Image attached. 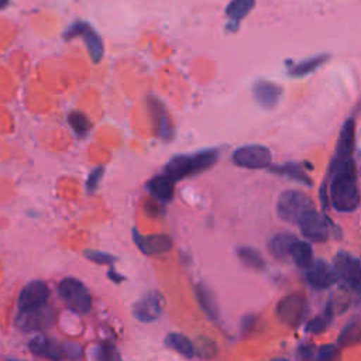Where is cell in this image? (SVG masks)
Masks as SVG:
<instances>
[{
  "label": "cell",
  "instance_id": "6da1fadb",
  "mask_svg": "<svg viewBox=\"0 0 361 361\" xmlns=\"http://www.w3.org/2000/svg\"><path fill=\"white\" fill-rule=\"evenodd\" d=\"M330 200L338 212H353L360 203L355 164L351 157L334 155L329 166Z\"/></svg>",
  "mask_w": 361,
  "mask_h": 361
},
{
  "label": "cell",
  "instance_id": "7a4b0ae2",
  "mask_svg": "<svg viewBox=\"0 0 361 361\" xmlns=\"http://www.w3.org/2000/svg\"><path fill=\"white\" fill-rule=\"evenodd\" d=\"M217 158L219 151L214 148L203 149L192 155H175L165 165V173H168L173 180H180L186 176L195 175L210 168L217 161Z\"/></svg>",
  "mask_w": 361,
  "mask_h": 361
},
{
  "label": "cell",
  "instance_id": "3957f363",
  "mask_svg": "<svg viewBox=\"0 0 361 361\" xmlns=\"http://www.w3.org/2000/svg\"><path fill=\"white\" fill-rule=\"evenodd\" d=\"M312 209H314L310 196L300 190H285L276 202L278 216L288 223H299V220Z\"/></svg>",
  "mask_w": 361,
  "mask_h": 361
},
{
  "label": "cell",
  "instance_id": "277c9868",
  "mask_svg": "<svg viewBox=\"0 0 361 361\" xmlns=\"http://www.w3.org/2000/svg\"><path fill=\"white\" fill-rule=\"evenodd\" d=\"M59 295L62 300L76 313H86L90 309L92 298L87 288L75 278H65L59 283Z\"/></svg>",
  "mask_w": 361,
  "mask_h": 361
},
{
  "label": "cell",
  "instance_id": "5b68a950",
  "mask_svg": "<svg viewBox=\"0 0 361 361\" xmlns=\"http://www.w3.org/2000/svg\"><path fill=\"white\" fill-rule=\"evenodd\" d=\"M334 271L345 288L361 293V262L358 259L347 252H338L334 257Z\"/></svg>",
  "mask_w": 361,
  "mask_h": 361
},
{
  "label": "cell",
  "instance_id": "8992f818",
  "mask_svg": "<svg viewBox=\"0 0 361 361\" xmlns=\"http://www.w3.org/2000/svg\"><path fill=\"white\" fill-rule=\"evenodd\" d=\"M233 162L240 166V168H247V169H261V168H268L271 165V151L258 144L252 145H244L233 152Z\"/></svg>",
  "mask_w": 361,
  "mask_h": 361
},
{
  "label": "cell",
  "instance_id": "52a82bcc",
  "mask_svg": "<svg viewBox=\"0 0 361 361\" xmlns=\"http://www.w3.org/2000/svg\"><path fill=\"white\" fill-rule=\"evenodd\" d=\"M305 298L300 293H290L282 298L276 306L278 319L289 327H296L305 316Z\"/></svg>",
  "mask_w": 361,
  "mask_h": 361
},
{
  "label": "cell",
  "instance_id": "ba28073f",
  "mask_svg": "<svg viewBox=\"0 0 361 361\" xmlns=\"http://www.w3.org/2000/svg\"><path fill=\"white\" fill-rule=\"evenodd\" d=\"M65 38H73V37H82L86 48L89 51V55L92 58V61L96 63L102 59L104 48H103V42L100 35L87 24L83 21H78L73 25H71L68 28V31L63 34Z\"/></svg>",
  "mask_w": 361,
  "mask_h": 361
},
{
  "label": "cell",
  "instance_id": "9c48e42d",
  "mask_svg": "<svg viewBox=\"0 0 361 361\" xmlns=\"http://www.w3.org/2000/svg\"><path fill=\"white\" fill-rule=\"evenodd\" d=\"M299 227L302 234L314 243H323L329 238V220L316 212V209H312L307 212L300 220Z\"/></svg>",
  "mask_w": 361,
  "mask_h": 361
},
{
  "label": "cell",
  "instance_id": "30bf717a",
  "mask_svg": "<svg viewBox=\"0 0 361 361\" xmlns=\"http://www.w3.org/2000/svg\"><path fill=\"white\" fill-rule=\"evenodd\" d=\"M52 320H54V312L47 303L38 307L20 310L17 316V324L23 330H39L49 326Z\"/></svg>",
  "mask_w": 361,
  "mask_h": 361
},
{
  "label": "cell",
  "instance_id": "8fae6325",
  "mask_svg": "<svg viewBox=\"0 0 361 361\" xmlns=\"http://www.w3.org/2000/svg\"><path fill=\"white\" fill-rule=\"evenodd\" d=\"M49 298V289L42 281H32L27 283L20 292L17 305L20 310H27L45 305Z\"/></svg>",
  "mask_w": 361,
  "mask_h": 361
},
{
  "label": "cell",
  "instance_id": "7c38bea8",
  "mask_svg": "<svg viewBox=\"0 0 361 361\" xmlns=\"http://www.w3.org/2000/svg\"><path fill=\"white\" fill-rule=\"evenodd\" d=\"M306 279L313 288L326 289L336 283L337 274L334 267L331 268L327 262L322 259H313L312 264L306 268Z\"/></svg>",
  "mask_w": 361,
  "mask_h": 361
},
{
  "label": "cell",
  "instance_id": "4fadbf2b",
  "mask_svg": "<svg viewBox=\"0 0 361 361\" xmlns=\"http://www.w3.org/2000/svg\"><path fill=\"white\" fill-rule=\"evenodd\" d=\"M252 94L255 102L264 109H272L279 103L282 87L269 80H257L252 86Z\"/></svg>",
  "mask_w": 361,
  "mask_h": 361
},
{
  "label": "cell",
  "instance_id": "5bb4252c",
  "mask_svg": "<svg viewBox=\"0 0 361 361\" xmlns=\"http://www.w3.org/2000/svg\"><path fill=\"white\" fill-rule=\"evenodd\" d=\"M133 238L137 247L147 255L159 254L171 250L172 240L166 234H152V235H141L135 228L133 230Z\"/></svg>",
  "mask_w": 361,
  "mask_h": 361
},
{
  "label": "cell",
  "instance_id": "9a60e30c",
  "mask_svg": "<svg viewBox=\"0 0 361 361\" xmlns=\"http://www.w3.org/2000/svg\"><path fill=\"white\" fill-rule=\"evenodd\" d=\"M162 310V298L157 293H151L141 300H138L134 307V316L141 322H152L155 320Z\"/></svg>",
  "mask_w": 361,
  "mask_h": 361
},
{
  "label": "cell",
  "instance_id": "2e32d148",
  "mask_svg": "<svg viewBox=\"0 0 361 361\" xmlns=\"http://www.w3.org/2000/svg\"><path fill=\"white\" fill-rule=\"evenodd\" d=\"M148 106H149V111L152 114V118H154V123H155V127H157V131H158L159 137L165 141H169L172 138L173 128L171 126V121H169V117L165 111V107L159 103V100H157L154 97L149 99Z\"/></svg>",
  "mask_w": 361,
  "mask_h": 361
},
{
  "label": "cell",
  "instance_id": "e0dca14e",
  "mask_svg": "<svg viewBox=\"0 0 361 361\" xmlns=\"http://www.w3.org/2000/svg\"><path fill=\"white\" fill-rule=\"evenodd\" d=\"M296 235L288 231L276 233L271 237L268 243L269 252L278 259V261H286L290 257V248L295 243Z\"/></svg>",
  "mask_w": 361,
  "mask_h": 361
},
{
  "label": "cell",
  "instance_id": "ac0fdd59",
  "mask_svg": "<svg viewBox=\"0 0 361 361\" xmlns=\"http://www.w3.org/2000/svg\"><path fill=\"white\" fill-rule=\"evenodd\" d=\"M30 350L35 355L49 358V360H61L63 357L61 345H58L54 340H49L42 334H37L31 338Z\"/></svg>",
  "mask_w": 361,
  "mask_h": 361
},
{
  "label": "cell",
  "instance_id": "d6986e66",
  "mask_svg": "<svg viewBox=\"0 0 361 361\" xmlns=\"http://www.w3.org/2000/svg\"><path fill=\"white\" fill-rule=\"evenodd\" d=\"M175 180L168 173H161L148 180L147 188L154 197L161 202H168L173 196V185Z\"/></svg>",
  "mask_w": 361,
  "mask_h": 361
},
{
  "label": "cell",
  "instance_id": "ffe728a7",
  "mask_svg": "<svg viewBox=\"0 0 361 361\" xmlns=\"http://www.w3.org/2000/svg\"><path fill=\"white\" fill-rule=\"evenodd\" d=\"M354 142H355V124L353 118H348L338 134V141H337V148L336 154L337 157H351L353 149H354Z\"/></svg>",
  "mask_w": 361,
  "mask_h": 361
},
{
  "label": "cell",
  "instance_id": "44dd1931",
  "mask_svg": "<svg viewBox=\"0 0 361 361\" xmlns=\"http://www.w3.org/2000/svg\"><path fill=\"white\" fill-rule=\"evenodd\" d=\"M329 59V55L327 54H319V55H314L312 58H307V59H303L298 63H293L289 66L288 69V73L290 76H295V78H300V76H305V75H309L310 72L316 71L319 66H322L326 61Z\"/></svg>",
  "mask_w": 361,
  "mask_h": 361
},
{
  "label": "cell",
  "instance_id": "7402d4cb",
  "mask_svg": "<svg viewBox=\"0 0 361 361\" xmlns=\"http://www.w3.org/2000/svg\"><path fill=\"white\" fill-rule=\"evenodd\" d=\"M337 341L341 347H351L361 343V320L358 317L350 320L340 331Z\"/></svg>",
  "mask_w": 361,
  "mask_h": 361
},
{
  "label": "cell",
  "instance_id": "603a6c76",
  "mask_svg": "<svg viewBox=\"0 0 361 361\" xmlns=\"http://www.w3.org/2000/svg\"><path fill=\"white\" fill-rule=\"evenodd\" d=\"M254 0H231L226 7V16L233 27H237L240 21L252 10Z\"/></svg>",
  "mask_w": 361,
  "mask_h": 361
},
{
  "label": "cell",
  "instance_id": "cb8c5ba5",
  "mask_svg": "<svg viewBox=\"0 0 361 361\" xmlns=\"http://www.w3.org/2000/svg\"><path fill=\"white\" fill-rule=\"evenodd\" d=\"M196 298L199 300V305H200L202 310L212 320H216L217 316H219V310H217V303H216V299H214L212 290L209 288H206L204 285L199 283L196 286Z\"/></svg>",
  "mask_w": 361,
  "mask_h": 361
},
{
  "label": "cell",
  "instance_id": "d4e9b609",
  "mask_svg": "<svg viewBox=\"0 0 361 361\" xmlns=\"http://www.w3.org/2000/svg\"><path fill=\"white\" fill-rule=\"evenodd\" d=\"M290 258L299 268H307L313 261V251L310 244L296 238L290 248Z\"/></svg>",
  "mask_w": 361,
  "mask_h": 361
},
{
  "label": "cell",
  "instance_id": "484cf974",
  "mask_svg": "<svg viewBox=\"0 0 361 361\" xmlns=\"http://www.w3.org/2000/svg\"><path fill=\"white\" fill-rule=\"evenodd\" d=\"M272 172L279 173V175H285L293 180L302 182L305 185H312V179L307 176L306 171L303 169V165H298V164H285V165H276L271 168Z\"/></svg>",
  "mask_w": 361,
  "mask_h": 361
},
{
  "label": "cell",
  "instance_id": "4316f807",
  "mask_svg": "<svg viewBox=\"0 0 361 361\" xmlns=\"http://www.w3.org/2000/svg\"><path fill=\"white\" fill-rule=\"evenodd\" d=\"M166 345L172 350H175L176 353H179L180 355L186 357V358H192L195 354V348L193 344L190 343V340L188 337H185L183 334L179 333H171L168 334L166 340H165Z\"/></svg>",
  "mask_w": 361,
  "mask_h": 361
},
{
  "label": "cell",
  "instance_id": "83f0119b",
  "mask_svg": "<svg viewBox=\"0 0 361 361\" xmlns=\"http://www.w3.org/2000/svg\"><path fill=\"white\" fill-rule=\"evenodd\" d=\"M333 314H334V312H333L331 306L327 305L326 309L319 316H316L314 319L307 322L306 330L309 333H322V331H324L327 329V326L330 324V322L333 319Z\"/></svg>",
  "mask_w": 361,
  "mask_h": 361
},
{
  "label": "cell",
  "instance_id": "f1b7e54d",
  "mask_svg": "<svg viewBox=\"0 0 361 361\" xmlns=\"http://www.w3.org/2000/svg\"><path fill=\"white\" fill-rule=\"evenodd\" d=\"M237 254H238V258L241 259V262L244 265H247L248 268H252V269L264 268V259L257 250H254L251 247H240Z\"/></svg>",
  "mask_w": 361,
  "mask_h": 361
},
{
  "label": "cell",
  "instance_id": "f546056e",
  "mask_svg": "<svg viewBox=\"0 0 361 361\" xmlns=\"http://www.w3.org/2000/svg\"><path fill=\"white\" fill-rule=\"evenodd\" d=\"M68 121L71 124V127L78 133V134H86L90 128V121L89 118L79 113V111H72L68 117Z\"/></svg>",
  "mask_w": 361,
  "mask_h": 361
},
{
  "label": "cell",
  "instance_id": "4dcf8cb0",
  "mask_svg": "<svg viewBox=\"0 0 361 361\" xmlns=\"http://www.w3.org/2000/svg\"><path fill=\"white\" fill-rule=\"evenodd\" d=\"M85 255L87 259L96 262V264H111L116 261V257L102 252V251H96V250H87L85 251Z\"/></svg>",
  "mask_w": 361,
  "mask_h": 361
},
{
  "label": "cell",
  "instance_id": "1f68e13d",
  "mask_svg": "<svg viewBox=\"0 0 361 361\" xmlns=\"http://www.w3.org/2000/svg\"><path fill=\"white\" fill-rule=\"evenodd\" d=\"M61 350H62V355L69 360H78V358H82L83 355L82 347L75 343H63L61 345Z\"/></svg>",
  "mask_w": 361,
  "mask_h": 361
},
{
  "label": "cell",
  "instance_id": "d6a6232c",
  "mask_svg": "<svg viewBox=\"0 0 361 361\" xmlns=\"http://www.w3.org/2000/svg\"><path fill=\"white\" fill-rule=\"evenodd\" d=\"M316 357H317V360H322V361H331L338 357V347L334 344L322 345V347H319Z\"/></svg>",
  "mask_w": 361,
  "mask_h": 361
},
{
  "label": "cell",
  "instance_id": "836d02e7",
  "mask_svg": "<svg viewBox=\"0 0 361 361\" xmlns=\"http://www.w3.org/2000/svg\"><path fill=\"white\" fill-rule=\"evenodd\" d=\"M103 173H104V168H103V166L94 168V169L90 172V175L87 176V180H86V188H87L89 192L94 190V189L99 186V182H100Z\"/></svg>",
  "mask_w": 361,
  "mask_h": 361
},
{
  "label": "cell",
  "instance_id": "e575fe53",
  "mask_svg": "<svg viewBox=\"0 0 361 361\" xmlns=\"http://www.w3.org/2000/svg\"><path fill=\"white\" fill-rule=\"evenodd\" d=\"M300 358H312L313 357V348L310 345H303L299 350Z\"/></svg>",
  "mask_w": 361,
  "mask_h": 361
},
{
  "label": "cell",
  "instance_id": "d590c367",
  "mask_svg": "<svg viewBox=\"0 0 361 361\" xmlns=\"http://www.w3.org/2000/svg\"><path fill=\"white\" fill-rule=\"evenodd\" d=\"M109 278H110V279H113L114 282H118V281H123V279H124L121 275L114 274V271H113V269H110V271H109Z\"/></svg>",
  "mask_w": 361,
  "mask_h": 361
},
{
  "label": "cell",
  "instance_id": "8d00e7d4",
  "mask_svg": "<svg viewBox=\"0 0 361 361\" xmlns=\"http://www.w3.org/2000/svg\"><path fill=\"white\" fill-rule=\"evenodd\" d=\"M8 4V0H0V10Z\"/></svg>",
  "mask_w": 361,
  "mask_h": 361
}]
</instances>
